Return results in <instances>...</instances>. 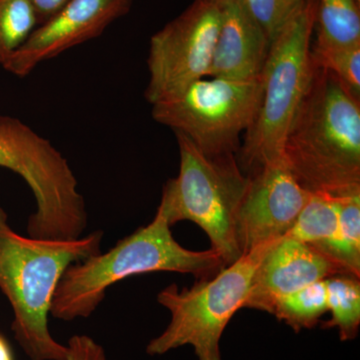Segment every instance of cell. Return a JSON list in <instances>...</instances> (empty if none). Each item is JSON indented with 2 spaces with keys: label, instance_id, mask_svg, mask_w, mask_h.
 I'll list each match as a JSON object with an SVG mask.
<instances>
[{
  "label": "cell",
  "instance_id": "6da1fadb",
  "mask_svg": "<svg viewBox=\"0 0 360 360\" xmlns=\"http://www.w3.org/2000/svg\"><path fill=\"white\" fill-rule=\"evenodd\" d=\"M283 158L309 193L360 194V101L330 71L315 68L286 134Z\"/></svg>",
  "mask_w": 360,
  "mask_h": 360
},
{
  "label": "cell",
  "instance_id": "7a4b0ae2",
  "mask_svg": "<svg viewBox=\"0 0 360 360\" xmlns=\"http://www.w3.org/2000/svg\"><path fill=\"white\" fill-rule=\"evenodd\" d=\"M103 232L73 240L25 238L0 205V290L13 307L14 338L32 360H65L49 328L52 298L65 270L101 252Z\"/></svg>",
  "mask_w": 360,
  "mask_h": 360
},
{
  "label": "cell",
  "instance_id": "3957f363",
  "mask_svg": "<svg viewBox=\"0 0 360 360\" xmlns=\"http://www.w3.org/2000/svg\"><path fill=\"white\" fill-rule=\"evenodd\" d=\"M167 219L156 212L146 226L122 238L106 253H98L65 270L52 298L51 315L63 321L90 316L113 284L150 272H179L202 279L224 265L214 250L193 251L179 245Z\"/></svg>",
  "mask_w": 360,
  "mask_h": 360
},
{
  "label": "cell",
  "instance_id": "277c9868",
  "mask_svg": "<svg viewBox=\"0 0 360 360\" xmlns=\"http://www.w3.org/2000/svg\"><path fill=\"white\" fill-rule=\"evenodd\" d=\"M319 0H304L270 41L262 68V99L236 158L246 176L283 160L286 134L309 91L315 66L310 56Z\"/></svg>",
  "mask_w": 360,
  "mask_h": 360
},
{
  "label": "cell",
  "instance_id": "5b68a950",
  "mask_svg": "<svg viewBox=\"0 0 360 360\" xmlns=\"http://www.w3.org/2000/svg\"><path fill=\"white\" fill-rule=\"evenodd\" d=\"M176 135L179 174L167 180L158 212L170 226L189 220L207 234L212 250L224 267L243 257L236 238L239 206L250 177L239 167L236 155L208 156L189 141Z\"/></svg>",
  "mask_w": 360,
  "mask_h": 360
},
{
  "label": "cell",
  "instance_id": "8992f818",
  "mask_svg": "<svg viewBox=\"0 0 360 360\" xmlns=\"http://www.w3.org/2000/svg\"><path fill=\"white\" fill-rule=\"evenodd\" d=\"M0 167L20 175L34 196L28 238H82L87 226L84 196L68 160L49 139L18 118L0 115Z\"/></svg>",
  "mask_w": 360,
  "mask_h": 360
},
{
  "label": "cell",
  "instance_id": "52a82bcc",
  "mask_svg": "<svg viewBox=\"0 0 360 360\" xmlns=\"http://www.w3.org/2000/svg\"><path fill=\"white\" fill-rule=\"evenodd\" d=\"M276 241L258 246L191 288L170 284L161 290L158 302L172 319L163 333L149 341L146 354L156 356L191 345L198 360H222L220 340L225 328L243 309L255 270Z\"/></svg>",
  "mask_w": 360,
  "mask_h": 360
},
{
  "label": "cell",
  "instance_id": "ba28073f",
  "mask_svg": "<svg viewBox=\"0 0 360 360\" xmlns=\"http://www.w3.org/2000/svg\"><path fill=\"white\" fill-rule=\"evenodd\" d=\"M262 77L201 78L179 96L153 104V120L186 135L205 155H238L241 134L252 124L262 99Z\"/></svg>",
  "mask_w": 360,
  "mask_h": 360
},
{
  "label": "cell",
  "instance_id": "9c48e42d",
  "mask_svg": "<svg viewBox=\"0 0 360 360\" xmlns=\"http://www.w3.org/2000/svg\"><path fill=\"white\" fill-rule=\"evenodd\" d=\"M225 0H193L150 39L149 82L144 97L151 105L179 96L207 77L219 39Z\"/></svg>",
  "mask_w": 360,
  "mask_h": 360
},
{
  "label": "cell",
  "instance_id": "30bf717a",
  "mask_svg": "<svg viewBox=\"0 0 360 360\" xmlns=\"http://www.w3.org/2000/svg\"><path fill=\"white\" fill-rule=\"evenodd\" d=\"M248 177L236 219L243 255L286 236L311 195L298 184L283 158Z\"/></svg>",
  "mask_w": 360,
  "mask_h": 360
},
{
  "label": "cell",
  "instance_id": "8fae6325",
  "mask_svg": "<svg viewBox=\"0 0 360 360\" xmlns=\"http://www.w3.org/2000/svg\"><path fill=\"white\" fill-rule=\"evenodd\" d=\"M134 0H70L9 59L4 70L25 77L44 63L96 39L113 21L129 13Z\"/></svg>",
  "mask_w": 360,
  "mask_h": 360
},
{
  "label": "cell",
  "instance_id": "7c38bea8",
  "mask_svg": "<svg viewBox=\"0 0 360 360\" xmlns=\"http://www.w3.org/2000/svg\"><path fill=\"white\" fill-rule=\"evenodd\" d=\"M335 274H342L311 246L292 238L278 239L260 260L243 307L272 314L281 298Z\"/></svg>",
  "mask_w": 360,
  "mask_h": 360
},
{
  "label": "cell",
  "instance_id": "4fadbf2b",
  "mask_svg": "<svg viewBox=\"0 0 360 360\" xmlns=\"http://www.w3.org/2000/svg\"><path fill=\"white\" fill-rule=\"evenodd\" d=\"M269 35L243 0H225L219 39L207 77L231 80L259 77Z\"/></svg>",
  "mask_w": 360,
  "mask_h": 360
},
{
  "label": "cell",
  "instance_id": "5bb4252c",
  "mask_svg": "<svg viewBox=\"0 0 360 360\" xmlns=\"http://www.w3.org/2000/svg\"><path fill=\"white\" fill-rule=\"evenodd\" d=\"M314 250L333 262L341 274L360 278V194L338 198L336 231Z\"/></svg>",
  "mask_w": 360,
  "mask_h": 360
},
{
  "label": "cell",
  "instance_id": "9a60e30c",
  "mask_svg": "<svg viewBox=\"0 0 360 360\" xmlns=\"http://www.w3.org/2000/svg\"><path fill=\"white\" fill-rule=\"evenodd\" d=\"M314 30L319 46L360 44V1L319 0Z\"/></svg>",
  "mask_w": 360,
  "mask_h": 360
},
{
  "label": "cell",
  "instance_id": "2e32d148",
  "mask_svg": "<svg viewBox=\"0 0 360 360\" xmlns=\"http://www.w3.org/2000/svg\"><path fill=\"white\" fill-rule=\"evenodd\" d=\"M330 321L322 328H338L341 341L354 340L360 326V281L348 274H335L326 278Z\"/></svg>",
  "mask_w": 360,
  "mask_h": 360
},
{
  "label": "cell",
  "instance_id": "e0dca14e",
  "mask_svg": "<svg viewBox=\"0 0 360 360\" xmlns=\"http://www.w3.org/2000/svg\"><path fill=\"white\" fill-rule=\"evenodd\" d=\"M338 222V198L324 193H311L292 229L283 238L311 246L322 245L333 236Z\"/></svg>",
  "mask_w": 360,
  "mask_h": 360
},
{
  "label": "cell",
  "instance_id": "ac0fdd59",
  "mask_svg": "<svg viewBox=\"0 0 360 360\" xmlns=\"http://www.w3.org/2000/svg\"><path fill=\"white\" fill-rule=\"evenodd\" d=\"M328 311L326 279H321L281 298L272 314L300 333L314 328Z\"/></svg>",
  "mask_w": 360,
  "mask_h": 360
},
{
  "label": "cell",
  "instance_id": "d6986e66",
  "mask_svg": "<svg viewBox=\"0 0 360 360\" xmlns=\"http://www.w3.org/2000/svg\"><path fill=\"white\" fill-rule=\"evenodd\" d=\"M39 25L30 0H0V66L4 68Z\"/></svg>",
  "mask_w": 360,
  "mask_h": 360
},
{
  "label": "cell",
  "instance_id": "ffe728a7",
  "mask_svg": "<svg viewBox=\"0 0 360 360\" xmlns=\"http://www.w3.org/2000/svg\"><path fill=\"white\" fill-rule=\"evenodd\" d=\"M312 63L330 71L354 98L360 101V44L354 46H310Z\"/></svg>",
  "mask_w": 360,
  "mask_h": 360
},
{
  "label": "cell",
  "instance_id": "44dd1931",
  "mask_svg": "<svg viewBox=\"0 0 360 360\" xmlns=\"http://www.w3.org/2000/svg\"><path fill=\"white\" fill-rule=\"evenodd\" d=\"M271 41L304 0H243Z\"/></svg>",
  "mask_w": 360,
  "mask_h": 360
},
{
  "label": "cell",
  "instance_id": "7402d4cb",
  "mask_svg": "<svg viewBox=\"0 0 360 360\" xmlns=\"http://www.w3.org/2000/svg\"><path fill=\"white\" fill-rule=\"evenodd\" d=\"M66 347L65 360H108L103 347L89 335H73Z\"/></svg>",
  "mask_w": 360,
  "mask_h": 360
},
{
  "label": "cell",
  "instance_id": "603a6c76",
  "mask_svg": "<svg viewBox=\"0 0 360 360\" xmlns=\"http://www.w3.org/2000/svg\"><path fill=\"white\" fill-rule=\"evenodd\" d=\"M37 15L39 25L58 13L70 0H30Z\"/></svg>",
  "mask_w": 360,
  "mask_h": 360
},
{
  "label": "cell",
  "instance_id": "cb8c5ba5",
  "mask_svg": "<svg viewBox=\"0 0 360 360\" xmlns=\"http://www.w3.org/2000/svg\"><path fill=\"white\" fill-rule=\"evenodd\" d=\"M0 360H14L13 349L1 333H0Z\"/></svg>",
  "mask_w": 360,
  "mask_h": 360
}]
</instances>
